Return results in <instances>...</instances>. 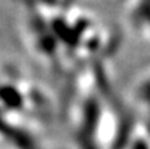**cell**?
I'll return each mask as SVG.
<instances>
[{
  "mask_svg": "<svg viewBox=\"0 0 150 149\" xmlns=\"http://www.w3.org/2000/svg\"><path fill=\"white\" fill-rule=\"evenodd\" d=\"M117 149H149V123L138 118L128 119Z\"/></svg>",
  "mask_w": 150,
  "mask_h": 149,
  "instance_id": "5",
  "label": "cell"
},
{
  "mask_svg": "<svg viewBox=\"0 0 150 149\" xmlns=\"http://www.w3.org/2000/svg\"><path fill=\"white\" fill-rule=\"evenodd\" d=\"M20 20V36L25 50L46 73L54 77H70L75 71L65 48L44 20L25 5Z\"/></svg>",
  "mask_w": 150,
  "mask_h": 149,
  "instance_id": "1",
  "label": "cell"
},
{
  "mask_svg": "<svg viewBox=\"0 0 150 149\" xmlns=\"http://www.w3.org/2000/svg\"><path fill=\"white\" fill-rule=\"evenodd\" d=\"M0 106L44 124L54 111L49 91L34 78L9 66L0 69Z\"/></svg>",
  "mask_w": 150,
  "mask_h": 149,
  "instance_id": "2",
  "label": "cell"
},
{
  "mask_svg": "<svg viewBox=\"0 0 150 149\" xmlns=\"http://www.w3.org/2000/svg\"><path fill=\"white\" fill-rule=\"evenodd\" d=\"M124 17L132 32L140 41H150V0H124Z\"/></svg>",
  "mask_w": 150,
  "mask_h": 149,
  "instance_id": "4",
  "label": "cell"
},
{
  "mask_svg": "<svg viewBox=\"0 0 150 149\" xmlns=\"http://www.w3.org/2000/svg\"><path fill=\"white\" fill-rule=\"evenodd\" d=\"M33 1H45V3H50V4H55V5H70L76 3V0H33Z\"/></svg>",
  "mask_w": 150,
  "mask_h": 149,
  "instance_id": "6",
  "label": "cell"
},
{
  "mask_svg": "<svg viewBox=\"0 0 150 149\" xmlns=\"http://www.w3.org/2000/svg\"><path fill=\"white\" fill-rule=\"evenodd\" d=\"M150 70L149 65H144L132 78L128 89V98L132 110L141 120L149 123L150 115Z\"/></svg>",
  "mask_w": 150,
  "mask_h": 149,
  "instance_id": "3",
  "label": "cell"
}]
</instances>
